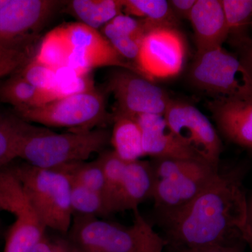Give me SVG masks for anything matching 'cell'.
Returning <instances> with one entry per match:
<instances>
[{
  "mask_svg": "<svg viewBox=\"0 0 252 252\" xmlns=\"http://www.w3.org/2000/svg\"><path fill=\"white\" fill-rule=\"evenodd\" d=\"M248 203L235 171L220 172L198 196L163 219L173 249L250 243Z\"/></svg>",
  "mask_w": 252,
  "mask_h": 252,
  "instance_id": "obj_1",
  "label": "cell"
},
{
  "mask_svg": "<svg viewBox=\"0 0 252 252\" xmlns=\"http://www.w3.org/2000/svg\"><path fill=\"white\" fill-rule=\"evenodd\" d=\"M110 140L111 132L102 127L56 133L32 125L23 137L18 158L41 168H63L85 162L94 154L102 153Z\"/></svg>",
  "mask_w": 252,
  "mask_h": 252,
  "instance_id": "obj_2",
  "label": "cell"
},
{
  "mask_svg": "<svg viewBox=\"0 0 252 252\" xmlns=\"http://www.w3.org/2000/svg\"><path fill=\"white\" fill-rule=\"evenodd\" d=\"M9 168L44 227L65 234L73 220L72 180L65 168H41L26 162Z\"/></svg>",
  "mask_w": 252,
  "mask_h": 252,
  "instance_id": "obj_3",
  "label": "cell"
},
{
  "mask_svg": "<svg viewBox=\"0 0 252 252\" xmlns=\"http://www.w3.org/2000/svg\"><path fill=\"white\" fill-rule=\"evenodd\" d=\"M135 212L130 227L99 220L97 217L74 215L65 237L67 252H142L150 225Z\"/></svg>",
  "mask_w": 252,
  "mask_h": 252,
  "instance_id": "obj_4",
  "label": "cell"
},
{
  "mask_svg": "<svg viewBox=\"0 0 252 252\" xmlns=\"http://www.w3.org/2000/svg\"><path fill=\"white\" fill-rule=\"evenodd\" d=\"M106 92L96 88L83 94L56 99L40 107L18 111L16 115L28 123L65 127L70 132L105 128L113 122V114L107 109Z\"/></svg>",
  "mask_w": 252,
  "mask_h": 252,
  "instance_id": "obj_5",
  "label": "cell"
},
{
  "mask_svg": "<svg viewBox=\"0 0 252 252\" xmlns=\"http://www.w3.org/2000/svg\"><path fill=\"white\" fill-rule=\"evenodd\" d=\"M197 89L216 97L252 95V77L238 57L220 47L195 55L189 74Z\"/></svg>",
  "mask_w": 252,
  "mask_h": 252,
  "instance_id": "obj_6",
  "label": "cell"
},
{
  "mask_svg": "<svg viewBox=\"0 0 252 252\" xmlns=\"http://www.w3.org/2000/svg\"><path fill=\"white\" fill-rule=\"evenodd\" d=\"M0 208L14 216L3 252H32L45 235L46 228L16 176L5 167L0 169Z\"/></svg>",
  "mask_w": 252,
  "mask_h": 252,
  "instance_id": "obj_7",
  "label": "cell"
},
{
  "mask_svg": "<svg viewBox=\"0 0 252 252\" xmlns=\"http://www.w3.org/2000/svg\"><path fill=\"white\" fill-rule=\"evenodd\" d=\"M171 130L203 161L219 168L222 143L206 116L187 102L172 99L164 114Z\"/></svg>",
  "mask_w": 252,
  "mask_h": 252,
  "instance_id": "obj_8",
  "label": "cell"
},
{
  "mask_svg": "<svg viewBox=\"0 0 252 252\" xmlns=\"http://www.w3.org/2000/svg\"><path fill=\"white\" fill-rule=\"evenodd\" d=\"M187 51L185 37L177 28H156L142 41L136 67L151 81L175 77L183 69Z\"/></svg>",
  "mask_w": 252,
  "mask_h": 252,
  "instance_id": "obj_9",
  "label": "cell"
},
{
  "mask_svg": "<svg viewBox=\"0 0 252 252\" xmlns=\"http://www.w3.org/2000/svg\"><path fill=\"white\" fill-rule=\"evenodd\" d=\"M106 90L117 101L116 112L136 117L144 114L164 115L172 99L153 81L128 69L110 73Z\"/></svg>",
  "mask_w": 252,
  "mask_h": 252,
  "instance_id": "obj_10",
  "label": "cell"
},
{
  "mask_svg": "<svg viewBox=\"0 0 252 252\" xmlns=\"http://www.w3.org/2000/svg\"><path fill=\"white\" fill-rule=\"evenodd\" d=\"M63 27L72 47L67 67L85 72H91L97 67H115L142 75L132 63H127L114 49L98 30L80 22L67 23Z\"/></svg>",
  "mask_w": 252,
  "mask_h": 252,
  "instance_id": "obj_11",
  "label": "cell"
},
{
  "mask_svg": "<svg viewBox=\"0 0 252 252\" xmlns=\"http://www.w3.org/2000/svg\"><path fill=\"white\" fill-rule=\"evenodd\" d=\"M66 1L9 0L0 9V44L38 36L46 23Z\"/></svg>",
  "mask_w": 252,
  "mask_h": 252,
  "instance_id": "obj_12",
  "label": "cell"
},
{
  "mask_svg": "<svg viewBox=\"0 0 252 252\" xmlns=\"http://www.w3.org/2000/svg\"><path fill=\"white\" fill-rule=\"evenodd\" d=\"M220 170L209 166L195 173L156 180L152 198L162 219L175 215L196 198Z\"/></svg>",
  "mask_w": 252,
  "mask_h": 252,
  "instance_id": "obj_13",
  "label": "cell"
},
{
  "mask_svg": "<svg viewBox=\"0 0 252 252\" xmlns=\"http://www.w3.org/2000/svg\"><path fill=\"white\" fill-rule=\"evenodd\" d=\"M207 107L227 140L252 150V95L216 97Z\"/></svg>",
  "mask_w": 252,
  "mask_h": 252,
  "instance_id": "obj_14",
  "label": "cell"
},
{
  "mask_svg": "<svg viewBox=\"0 0 252 252\" xmlns=\"http://www.w3.org/2000/svg\"><path fill=\"white\" fill-rule=\"evenodd\" d=\"M135 119L142 130L145 156L155 159H189L205 162L178 138L164 115L144 114Z\"/></svg>",
  "mask_w": 252,
  "mask_h": 252,
  "instance_id": "obj_15",
  "label": "cell"
},
{
  "mask_svg": "<svg viewBox=\"0 0 252 252\" xmlns=\"http://www.w3.org/2000/svg\"><path fill=\"white\" fill-rule=\"evenodd\" d=\"M155 181L152 162H127L122 180L109 200L111 214L137 210L144 200L152 198Z\"/></svg>",
  "mask_w": 252,
  "mask_h": 252,
  "instance_id": "obj_16",
  "label": "cell"
},
{
  "mask_svg": "<svg viewBox=\"0 0 252 252\" xmlns=\"http://www.w3.org/2000/svg\"><path fill=\"white\" fill-rule=\"evenodd\" d=\"M189 21L193 28L196 54L220 47L228 39V28L220 0H197Z\"/></svg>",
  "mask_w": 252,
  "mask_h": 252,
  "instance_id": "obj_17",
  "label": "cell"
},
{
  "mask_svg": "<svg viewBox=\"0 0 252 252\" xmlns=\"http://www.w3.org/2000/svg\"><path fill=\"white\" fill-rule=\"evenodd\" d=\"M113 124L110 143L118 157L127 162L145 157L142 130L135 117L115 112Z\"/></svg>",
  "mask_w": 252,
  "mask_h": 252,
  "instance_id": "obj_18",
  "label": "cell"
},
{
  "mask_svg": "<svg viewBox=\"0 0 252 252\" xmlns=\"http://www.w3.org/2000/svg\"><path fill=\"white\" fill-rule=\"evenodd\" d=\"M57 99L54 92L36 89L18 73L0 84V101L12 105L16 112L40 107Z\"/></svg>",
  "mask_w": 252,
  "mask_h": 252,
  "instance_id": "obj_19",
  "label": "cell"
},
{
  "mask_svg": "<svg viewBox=\"0 0 252 252\" xmlns=\"http://www.w3.org/2000/svg\"><path fill=\"white\" fill-rule=\"evenodd\" d=\"M67 11L79 22L98 30L123 14V0H73L67 1Z\"/></svg>",
  "mask_w": 252,
  "mask_h": 252,
  "instance_id": "obj_20",
  "label": "cell"
},
{
  "mask_svg": "<svg viewBox=\"0 0 252 252\" xmlns=\"http://www.w3.org/2000/svg\"><path fill=\"white\" fill-rule=\"evenodd\" d=\"M31 126L17 115L0 112V169L18 158L23 137Z\"/></svg>",
  "mask_w": 252,
  "mask_h": 252,
  "instance_id": "obj_21",
  "label": "cell"
},
{
  "mask_svg": "<svg viewBox=\"0 0 252 252\" xmlns=\"http://www.w3.org/2000/svg\"><path fill=\"white\" fill-rule=\"evenodd\" d=\"M123 14L144 18L159 27L177 28L178 19L166 0H123Z\"/></svg>",
  "mask_w": 252,
  "mask_h": 252,
  "instance_id": "obj_22",
  "label": "cell"
},
{
  "mask_svg": "<svg viewBox=\"0 0 252 252\" xmlns=\"http://www.w3.org/2000/svg\"><path fill=\"white\" fill-rule=\"evenodd\" d=\"M72 52L63 26L49 32L41 41L34 59L54 69L66 67Z\"/></svg>",
  "mask_w": 252,
  "mask_h": 252,
  "instance_id": "obj_23",
  "label": "cell"
},
{
  "mask_svg": "<svg viewBox=\"0 0 252 252\" xmlns=\"http://www.w3.org/2000/svg\"><path fill=\"white\" fill-rule=\"evenodd\" d=\"M71 205L73 216L81 215L98 218L111 215L108 202L104 194L86 188L72 180Z\"/></svg>",
  "mask_w": 252,
  "mask_h": 252,
  "instance_id": "obj_24",
  "label": "cell"
},
{
  "mask_svg": "<svg viewBox=\"0 0 252 252\" xmlns=\"http://www.w3.org/2000/svg\"><path fill=\"white\" fill-rule=\"evenodd\" d=\"M37 39L0 44V78L21 72L35 56Z\"/></svg>",
  "mask_w": 252,
  "mask_h": 252,
  "instance_id": "obj_25",
  "label": "cell"
},
{
  "mask_svg": "<svg viewBox=\"0 0 252 252\" xmlns=\"http://www.w3.org/2000/svg\"><path fill=\"white\" fill-rule=\"evenodd\" d=\"M228 31L229 41L250 36L252 20V0H220Z\"/></svg>",
  "mask_w": 252,
  "mask_h": 252,
  "instance_id": "obj_26",
  "label": "cell"
},
{
  "mask_svg": "<svg viewBox=\"0 0 252 252\" xmlns=\"http://www.w3.org/2000/svg\"><path fill=\"white\" fill-rule=\"evenodd\" d=\"M56 78L57 86L55 92L58 99L96 89L91 72H84L66 66L56 69Z\"/></svg>",
  "mask_w": 252,
  "mask_h": 252,
  "instance_id": "obj_27",
  "label": "cell"
},
{
  "mask_svg": "<svg viewBox=\"0 0 252 252\" xmlns=\"http://www.w3.org/2000/svg\"><path fill=\"white\" fill-rule=\"evenodd\" d=\"M73 182L84 186L106 196L105 179L97 159L92 162H82L64 167ZM107 198V197H106Z\"/></svg>",
  "mask_w": 252,
  "mask_h": 252,
  "instance_id": "obj_28",
  "label": "cell"
},
{
  "mask_svg": "<svg viewBox=\"0 0 252 252\" xmlns=\"http://www.w3.org/2000/svg\"><path fill=\"white\" fill-rule=\"evenodd\" d=\"M152 164L156 180L175 178L212 166L205 162L180 158H156Z\"/></svg>",
  "mask_w": 252,
  "mask_h": 252,
  "instance_id": "obj_29",
  "label": "cell"
},
{
  "mask_svg": "<svg viewBox=\"0 0 252 252\" xmlns=\"http://www.w3.org/2000/svg\"><path fill=\"white\" fill-rule=\"evenodd\" d=\"M97 160L102 167L104 179H105L106 187H107L106 197H107L109 208V200L112 198L113 194L115 193L122 180L123 176L125 173L127 162L124 161L121 158L118 157L113 150L104 151L99 154Z\"/></svg>",
  "mask_w": 252,
  "mask_h": 252,
  "instance_id": "obj_30",
  "label": "cell"
},
{
  "mask_svg": "<svg viewBox=\"0 0 252 252\" xmlns=\"http://www.w3.org/2000/svg\"><path fill=\"white\" fill-rule=\"evenodd\" d=\"M18 74L36 89L52 91L56 94L55 90L57 86L56 69L38 62L34 57Z\"/></svg>",
  "mask_w": 252,
  "mask_h": 252,
  "instance_id": "obj_31",
  "label": "cell"
},
{
  "mask_svg": "<svg viewBox=\"0 0 252 252\" xmlns=\"http://www.w3.org/2000/svg\"><path fill=\"white\" fill-rule=\"evenodd\" d=\"M101 32L124 59L133 61L135 65L142 44L119 31L110 23L102 28Z\"/></svg>",
  "mask_w": 252,
  "mask_h": 252,
  "instance_id": "obj_32",
  "label": "cell"
},
{
  "mask_svg": "<svg viewBox=\"0 0 252 252\" xmlns=\"http://www.w3.org/2000/svg\"><path fill=\"white\" fill-rule=\"evenodd\" d=\"M230 44L238 51V59L252 77V38L250 36L230 41Z\"/></svg>",
  "mask_w": 252,
  "mask_h": 252,
  "instance_id": "obj_33",
  "label": "cell"
},
{
  "mask_svg": "<svg viewBox=\"0 0 252 252\" xmlns=\"http://www.w3.org/2000/svg\"><path fill=\"white\" fill-rule=\"evenodd\" d=\"M245 243L234 245H214L205 248L192 249H173V252H245Z\"/></svg>",
  "mask_w": 252,
  "mask_h": 252,
  "instance_id": "obj_34",
  "label": "cell"
},
{
  "mask_svg": "<svg viewBox=\"0 0 252 252\" xmlns=\"http://www.w3.org/2000/svg\"><path fill=\"white\" fill-rule=\"evenodd\" d=\"M197 0H170L169 4L174 14L179 20H189Z\"/></svg>",
  "mask_w": 252,
  "mask_h": 252,
  "instance_id": "obj_35",
  "label": "cell"
},
{
  "mask_svg": "<svg viewBox=\"0 0 252 252\" xmlns=\"http://www.w3.org/2000/svg\"><path fill=\"white\" fill-rule=\"evenodd\" d=\"M32 252H67L63 238L52 240L44 235Z\"/></svg>",
  "mask_w": 252,
  "mask_h": 252,
  "instance_id": "obj_36",
  "label": "cell"
},
{
  "mask_svg": "<svg viewBox=\"0 0 252 252\" xmlns=\"http://www.w3.org/2000/svg\"><path fill=\"white\" fill-rule=\"evenodd\" d=\"M165 242L159 235L150 240L142 252H162Z\"/></svg>",
  "mask_w": 252,
  "mask_h": 252,
  "instance_id": "obj_37",
  "label": "cell"
},
{
  "mask_svg": "<svg viewBox=\"0 0 252 252\" xmlns=\"http://www.w3.org/2000/svg\"><path fill=\"white\" fill-rule=\"evenodd\" d=\"M248 220L249 233H250V243L248 246L251 249L252 252V199L250 203H248Z\"/></svg>",
  "mask_w": 252,
  "mask_h": 252,
  "instance_id": "obj_38",
  "label": "cell"
},
{
  "mask_svg": "<svg viewBox=\"0 0 252 252\" xmlns=\"http://www.w3.org/2000/svg\"><path fill=\"white\" fill-rule=\"evenodd\" d=\"M9 0H0V9L9 2Z\"/></svg>",
  "mask_w": 252,
  "mask_h": 252,
  "instance_id": "obj_39",
  "label": "cell"
},
{
  "mask_svg": "<svg viewBox=\"0 0 252 252\" xmlns=\"http://www.w3.org/2000/svg\"><path fill=\"white\" fill-rule=\"evenodd\" d=\"M250 28H251V29L252 31V20L251 25H250Z\"/></svg>",
  "mask_w": 252,
  "mask_h": 252,
  "instance_id": "obj_40",
  "label": "cell"
},
{
  "mask_svg": "<svg viewBox=\"0 0 252 252\" xmlns=\"http://www.w3.org/2000/svg\"><path fill=\"white\" fill-rule=\"evenodd\" d=\"M1 212V208H0V212Z\"/></svg>",
  "mask_w": 252,
  "mask_h": 252,
  "instance_id": "obj_41",
  "label": "cell"
}]
</instances>
